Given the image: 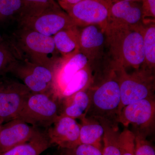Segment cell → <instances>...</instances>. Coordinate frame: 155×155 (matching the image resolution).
<instances>
[{"instance_id":"2e32d148","label":"cell","mask_w":155,"mask_h":155,"mask_svg":"<svg viewBox=\"0 0 155 155\" xmlns=\"http://www.w3.org/2000/svg\"><path fill=\"white\" fill-rule=\"evenodd\" d=\"M80 30L74 25L60 31L53 36L56 49L62 58H68L80 52Z\"/></svg>"},{"instance_id":"ffe728a7","label":"cell","mask_w":155,"mask_h":155,"mask_svg":"<svg viewBox=\"0 0 155 155\" xmlns=\"http://www.w3.org/2000/svg\"><path fill=\"white\" fill-rule=\"evenodd\" d=\"M92 80L91 69L89 64L78 71L67 84L61 93L59 101L78 92L86 90L91 84Z\"/></svg>"},{"instance_id":"d6986e66","label":"cell","mask_w":155,"mask_h":155,"mask_svg":"<svg viewBox=\"0 0 155 155\" xmlns=\"http://www.w3.org/2000/svg\"><path fill=\"white\" fill-rule=\"evenodd\" d=\"M142 31L145 56L143 68L153 72L155 67V20L144 21Z\"/></svg>"},{"instance_id":"7c38bea8","label":"cell","mask_w":155,"mask_h":155,"mask_svg":"<svg viewBox=\"0 0 155 155\" xmlns=\"http://www.w3.org/2000/svg\"><path fill=\"white\" fill-rule=\"evenodd\" d=\"M46 133L51 144L61 149H71L80 144V125L75 119L60 115Z\"/></svg>"},{"instance_id":"3957f363","label":"cell","mask_w":155,"mask_h":155,"mask_svg":"<svg viewBox=\"0 0 155 155\" xmlns=\"http://www.w3.org/2000/svg\"><path fill=\"white\" fill-rule=\"evenodd\" d=\"M19 60L38 64L52 70L62 58L58 51L53 37L47 36L22 27L10 41Z\"/></svg>"},{"instance_id":"d6a6232c","label":"cell","mask_w":155,"mask_h":155,"mask_svg":"<svg viewBox=\"0 0 155 155\" xmlns=\"http://www.w3.org/2000/svg\"><path fill=\"white\" fill-rule=\"evenodd\" d=\"M2 123L1 122V121H0V128H1V125H2Z\"/></svg>"},{"instance_id":"f546056e","label":"cell","mask_w":155,"mask_h":155,"mask_svg":"<svg viewBox=\"0 0 155 155\" xmlns=\"http://www.w3.org/2000/svg\"><path fill=\"white\" fill-rule=\"evenodd\" d=\"M60 7L64 9L67 7L75 5L81 0H57Z\"/></svg>"},{"instance_id":"83f0119b","label":"cell","mask_w":155,"mask_h":155,"mask_svg":"<svg viewBox=\"0 0 155 155\" xmlns=\"http://www.w3.org/2000/svg\"><path fill=\"white\" fill-rule=\"evenodd\" d=\"M0 155H38L35 147L30 142H26L14 147Z\"/></svg>"},{"instance_id":"9a60e30c","label":"cell","mask_w":155,"mask_h":155,"mask_svg":"<svg viewBox=\"0 0 155 155\" xmlns=\"http://www.w3.org/2000/svg\"><path fill=\"white\" fill-rule=\"evenodd\" d=\"M105 28L97 25L83 27L80 31V51L90 61L98 58L106 45Z\"/></svg>"},{"instance_id":"ac0fdd59","label":"cell","mask_w":155,"mask_h":155,"mask_svg":"<svg viewBox=\"0 0 155 155\" xmlns=\"http://www.w3.org/2000/svg\"><path fill=\"white\" fill-rule=\"evenodd\" d=\"M80 120L81 121L79 135L80 143L101 148V141L104 132L103 125L96 120L85 117Z\"/></svg>"},{"instance_id":"5b68a950","label":"cell","mask_w":155,"mask_h":155,"mask_svg":"<svg viewBox=\"0 0 155 155\" xmlns=\"http://www.w3.org/2000/svg\"><path fill=\"white\" fill-rule=\"evenodd\" d=\"M116 69L119 75L121 94L119 114L127 105L140 100L155 98L153 72L142 68L129 74L125 68Z\"/></svg>"},{"instance_id":"4dcf8cb0","label":"cell","mask_w":155,"mask_h":155,"mask_svg":"<svg viewBox=\"0 0 155 155\" xmlns=\"http://www.w3.org/2000/svg\"><path fill=\"white\" fill-rule=\"evenodd\" d=\"M105 1L108 3H109V4H110V5H111L113 3L115 2L117 0H105Z\"/></svg>"},{"instance_id":"836d02e7","label":"cell","mask_w":155,"mask_h":155,"mask_svg":"<svg viewBox=\"0 0 155 155\" xmlns=\"http://www.w3.org/2000/svg\"><path fill=\"white\" fill-rule=\"evenodd\" d=\"M51 155V154H48V155Z\"/></svg>"},{"instance_id":"603a6c76","label":"cell","mask_w":155,"mask_h":155,"mask_svg":"<svg viewBox=\"0 0 155 155\" xmlns=\"http://www.w3.org/2000/svg\"><path fill=\"white\" fill-rule=\"evenodd\" d=\"M19 60L10 41L0 44V76L9 73Z\"/></svg>"},{"instance_id":"9c48e42d","label":"cell","mask_w":155,"mask_h":155,"mask_svg":"<svg viewBox=\"0 0 155 155\" xmlns=\"http://www.w3.org/2000/svg\"><path fill=\"white\" fill-rule=\"evenodd\" d=\"M155 121V98L144 99L127 105L120 111L117 119L118 123L125 127L132 124L137 127V130L146 135L154 127Z\"/></svg>"},{"instance_id":"6da1fadb","label":"cell","mask_w":155,"mask_h":155,"mask_svg":"<svg viewBox=\"0 0 155 155\" xmlns=\"http://www.w3.org/2000/svg\"><path fill=\"white\" fill-rule=\"evenodd\" d=\"M143 25L131 27L108 22L105 31L106 45L114 61V67L138 69L143 65Z\"/></svg>"},{"instance_id":"44dd1931","label":"cell","mask_w":155,"mask_h":155,"mask_svg":"<svg viewBox=\"0 0 155 155\" xmlns=\"http://www.w3.org/2000/svg\"><path fill=\"white\" fill-rule=\"evenodd\" d=\"M104 132L103 137L104 148L102 155H121L119 143V131L118 123H101Z\"/></svg>"},{"instance_id":"5bb4252c","label":"cell","mask_w":155,"mask_h":155,"mask_svg":"<svg viewBox=\"0 0 155 155\" xmlns=\"http://www.w3.org/2000/svg\"><path fill=\"white\" fill-rule=\"evenodd\" d=\"M131 27L144 23L141 2L119 0L111 4L109 22Z\"/></svg>"},{"instance_id":"ba28073f","label":"cell","mask_w":155,"mask_h":155,"mask_svg":"<svg viewBox=\"0 0 155 155\" xmlns=\"http://www.w3.org/2000/svg\"><path fill=\"white\" fill-rule=\"evenodd\" d=\"M19 22L22 27L51 37L60 31L76 25L57 3L38 16L22 19Z\"/></svg>"},{"instance_id":"1f68e13d","label":"cell","mask_w":155,"mask_h":155,"mask_svg":"<svg viewBox=\"0 0 155 155\" xmlns=\"http://www.w3.org/2000/svg\"><path fill=\"white\" fill-rule=\"evenodd\" d=\"M117 1H119V0H117ZM123 1H129V2H141V0H123Z\"/></svg>"},{"instance_id":"52a82bcc","label":"cell","mask_w":155,"mask_h":155,"mask_svg":"<svg viewBox=\"0 0 155 155\" xmlns=\"http://www.w3.org/2000/svg\"><path fill=\"white\" fill-rule=\"evenodd\" d=\"M110 5L105 0H81L63 10L78 27L97 25L106 28L110 20Z\"/></svg>"},{"instance_id":"4316f807","label":"cell","mask_w":155,"mask_h":155,"mask_svg":"<svg viewBox=\"0 0 155 155\" xmlns=\"http://www.w3.org/2000/svg\"><path fill=\"white\" fill-rule=\"evenodd\" d=\"M135 134V155H155L154 148L146 138L147 135L137 130Z\"/></svg>"},{"instance_id":"8992f818","label":"cell","mask_w":155,"mask_h":155,"mask_svg":"<svg viewBox=\"0 0 155 155\" xmlns=\"http://www.w3.org/2000/svg\"><path fill=\"white\" fill-rule=\"evenodd\" d=\"M31 92L15 79H0V121L2 124L15 119Z\"/></svg>"},{"instance_id":"d4e9b609","label":"cell","mask_w":155,"mask_h":155,"mask_svg":"<svg viewBox=\"0 0 155 155\" xmlns=\"http://www.w3.org/2000/svg\"><path fill=\"white\" fill-rule=\"evenodd\" d=\"M119 143L121 155H135V134L125 128L120 133Z\"/></svg>"},{"instance_id":"4fadbf2b","label":"cell","mask_w":155,"mask_h":155,"mask_svg":"<svg viewBox=\"0 0 155 155\" xmlns=\"http://www.w3.org/2000/svg\"><path fill=\"white\" fill-rule=\"evenodd\" d=\"M37 128L17 119L2 124L0 128V154L30 140Z\"/></svg>"},{"instance_id":"8fae6325","label":"cell","mask_w":155,"mask_h":155,"mask_svg":"<svg viewBox=\"0 0 155 155\" xmlns=\"http://www.w3.org/2000/svg\"><path fill=\"white\" fill-rule=\"evenodd\" d=\"M89 64L88 58L80 51L69 58H60L52 70L53 79L51 94L59 101L67 84L78 71Z\"/></svg>"},{"instance_id":"7a4b0ae2","label":"cell","mask_w":155,"mask_h":155,"mask_svg":"<svg viewBox=\"0 0 155 155\" xmlns=\"http://www.w3.org/2000/svg\"><path fill=\"white\" fill-rule=\"evenodd\" d=\"M105 78L97 86L87 89L89 98L85 117L98 122L118 123L121 94L118 70H110Z\"/></svg>"},{"instance_id":"cb8c5ba5","label":"cell","mask_w":155,"mask_h":155,"mask_svg":"<svg viewBox=\"0 0 155 155\" xmlns=\"http://www.w3.org/2000/svg\"><path fill=\"white\" fill-rule=\"evenodd\" d=\"M22 0H0V21L17 18L22 13Z\"/></svg>"},{"instance_id":"e0dca14e","label":"cell","mask_w":155,"mask_h":155,"mask_svg":"<svg viewBox=\"0 0 155 155\" xmlns=\"http://www.w3.org/2000/svg\"><path fill=\"white\" fill-rule=\"evenodd\" d=\"M60 103L62 104V106L60 107V115L80 119L85 117L89 98L86 90L64 98Z\"/></svg>"},{"instance_id":"7402d4cb","label":"cell","mask_w":155,"mask_h":155,"mask_svg":"<svg viewBox=\"0 0 155 155\" xmlns=\"http://www.w3.org/2000/svg\"><path fill=\"white\" fill-rule=\"evenodd\" d=\"M22 8L19 21L36 17L56 4L54 0H22Z\"/></svg>"},{"instance_id":"f1b7e54d","label":"cell","mask_w":155,"mask_h":155,"mask_svg":"<svg viewBox=\"0 0 155 155\" xmlns=\"http://www.w3.org/2000/svg\"><path fill=\"white\" fill-rule=\"evenodd\" d=\"M144 21L155 20V0H141Z\"/></svg>"},{"instance_id":"277c9868","label":"cell","mask_w":155,"mask_h":155,"mask_svg":"<svg viewBox=\"0 0 155 155\" xmlns=\"http://www.w3.org/2000/svg\"><path fill=\"white\" fill-rule=\"evenodd\" d=\"M59 104L49 93L31 92L16 119L35 127H49L60 116Z\"/></svg>"},{"instance_id":"30bf717a","label":"cell","mask_w":155,"mask_h":155,"mask_svg":"<svg viewBox=\"0 0 155 155\" xmlns=\"http://www.w3.org/2000/svg\"><path fill=\"white\" fill-rule=\"evenodd\" d=\"M10 72L22 81L31 92L51 93L53 79L51 69L38 64L19 60Z\"/></svg>"},{"instance_id":"484cf974","label":"cell","mask_w":155,"mask_h":155,"mask_svg":"<svg viewBox=\"0 0 155 155\" xmlns=\"http://www.w3.org/2000/svg\"><path fill=\"white\" fill-rule=\"evenodd\" d=\"M59 155H102L101 148L80 143L71 149H61Z\"/></svg>"}]
</instances>
